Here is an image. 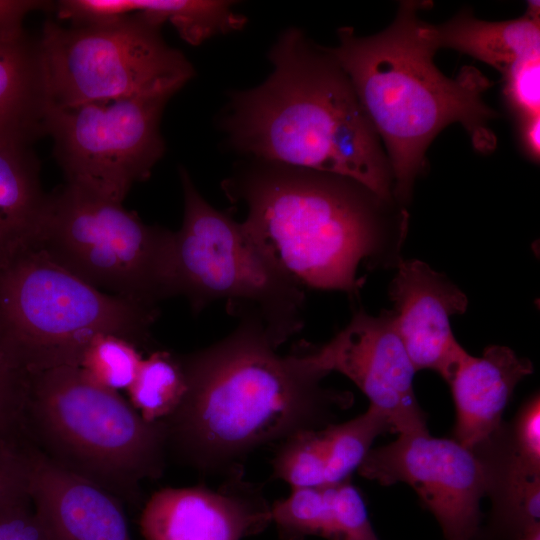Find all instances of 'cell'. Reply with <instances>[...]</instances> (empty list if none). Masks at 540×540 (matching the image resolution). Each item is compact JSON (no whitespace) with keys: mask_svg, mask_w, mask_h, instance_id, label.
<instances>
[{"mask_svg":"<svg viewBox=\"0 0 540 540\" xmlns=\"http://www.w3.org/2000/svg\"><path fill=\"white\" fill-rule=\"evenodd\" d=\"M223 339L180 355L187 390L162 420L167 446L201 470L229 469L264 445L319 429L349 393L327 390L300 355L281 356L263 323L238 318Z\"/></svg>","mask_w":540,"mask_h":540,"instance_id":"cell-1","label":"cell"},{"mask_svg":"<svg viewBox=\"0 0 540 540\" xmlns=\"http://www.w3.org/2000/svg\"><path fill=\"white\" fill-rule=\"evenodd\" d=\"M273 70L232 96L224 126L233 146L262 162L351 179L381 201L392 173L379 136L329 49L296 28L272 46Z\"/></svg>","mask_w":540,"mask_h":540,"instance_id":"cell-2","label":"cell"},{"mask_svg":"<svg viewBox=\"0 0 540 540\" xmlns=\"http://www.w3.org/2000/svg\"><path fill=\"white\" fill-rule=\"evenodd\" d=\"M431 4L402 1L390 26L373 36L342 27L338 46L329 49L384 141L399 199L409 196L429 144L446 126L460 123L481 151L495 146L488 123L497 113L483 101L491 82L474 67H463L454 79L436 67L437 48L418 17Z\"/></svg>","mask_w":540,"mask_h":540,"instance_id":"cell-3","label":"cell"},{"mask_svg":"<svg viewBox=\"0 0 540 540\" xmlns=\"http://www.w3.org/2000/svg\"><path fill=\"white\" fill-rule=\"evenodd\" d=\"M262 164L224 185L246 207V232L302 288L357 294L359 263L379 245L381 200L342 176Z\"/></svg>","mask_w":540,"mask_h":540,"instance_id":"cell-4","label":"cell"},{"mask_svg":"<svg viewBox=\"0 0 540 540\" xmlns=\"http://www.w3.org/2000/svg\"><path fill=\"white\" fill-rule=\"evenodd\" d=\"M21 428L55 465L136 503L140 484L164 468L162 421L148 422L119 392L101 388L78 367L27 375Z\"/></svg>","mask_w":540,"mask_h":540,"instance_id":"cell-5","label":"cell"},{"mask_svg":"<svg viewBox=\"0 0 540 540\" xmlns=\"http://www.w3.org/2000/svg\"><path fill=\"white\" fill-rule=\"evenodd\" d=\"M157 317L158 309L94 288L38 247L0 271V361L26 375L78 367L100 334L148 348Z\"/></svg>","mask_w":540,"mask_h":540,"instance_id":"cell-6","label":"cell"},{"mask_svg":"<svg viewBox=\"0 0 540 540\" xmlns=\"http://www.w3.org/2000/svg\"><path fill=\"white\" fill-rule=\"evenodd\" d=\"M184 200L181 228L173 232L175 295L194 313L226 301L237 318L260 320L279 347L303 326V289L254 242L242 223L212 207L189 173L179 170Z\"/></svg>","mask_w":540,"mask_h":540,"instance_id":"cell-7","label":"cell"},{"mask_svg":"<svg viewBox=\"0 0 540 540\" xmlns=\"http://www.w3.org/2000/svg\"><path fill=\"white\" fill-rule=\"evenodd\" d=\"M172 245L173 231L65 184L48 195L35 247L94 288L158 309L174 296Z\"/></svg>","mask_w":540,"mask_h":540,"instance_id":"cell-8","label":"cell"},{"mask_svg":"<svg viewBox=\"0 0 540 540\" xmlns=\"http://www.w3.org/2000/svg\"><path fill=\"white\" fill-rule=\"evenodd\" d=\"M37 46L48 106L171 98L194 75L188 59L139 14L96 25L47 20Z\"/></svg>","mask_w":540,"mask_h":540,"instance_id":"cell-9","label":"cell"},{"mask_svg":"<svg viewBox=\"0 0 540 540\" xmlns=\"http://www.w3.org/2000/svg\"><path fill=\"white\" fill-rule=\"evenodd\" d=\"M169 97L48 106L44 133L67 185L117 202L163 157L160 121Z\"/></svg>","mask_w":540,"mask_h":540,"instance_id":"cell-10","label":"cell"},{"mask_svg":"<svg viewBox=\"0 0 540 540\" xmlns=\"http://www.w3.org/2000/svg\"><path fill=\"white\" fill-rule=\"evenodd\" d=\"M358 471L384 486L410 485L438 521L445 540H478L488 471L476 448L431 436L428 429L402 433L372 448Z\"/></svg>","mask_w":540,"mask_h":540,"instance_id":"cell-11","label":"cell"},{"mask_svg":"<svg viewBox=\"0 0 540 540\" xmlns=\"http://www.w3.org/2000/svg\"><path fill=\"white\" fill-rule=\"evenodd\" d=\"M323 376L336 371L385 415L392 432L426 430V416L414 393L416 373L394 326L392 312L375 317L363 310L326 344L299 354Z\"/></svg>","mask_w":540,"mask_h":540,"instance_id":"cell-12","label":"cell"},{"mask_svg":"<svg viewBox=\"0 0 540 540\" xmlns=\"http://www.w3.org/2000/svg\"><path fill=\"white\" fill-rule=\"evenodd\" d=\"M393 322L416 371L446 378L466 351L455 339L450 318L467 307L465 294L420 260L399 263L390 286Z\"/></svg>","mask_w":540,"mask_h":540,"instance_id":"cell-13","label":"cell"},{"mask_svg":"<svg viewBox=\"0 0 540 540\" xmlns=\"http://www.w3.org/2000/svg\"><path fill=\"white\" fill-rule=\"evenodd\" d=\"M270 508L246 487L164 488L145 503L139 524L145 540H242L271 523Z\"/></svg>","mask_w":540,"mask_h":540,"instance_id":"cell-14","label":"cell"},{"mask_svg":"<svg viewBox=\"0 0 540 540\" xmlns=\"http://www.w3.org/2000/svg\"><path fill=\"white\" fill-rule=\"evenodd\" d=\"M28 489L49 540H132L121 500L35 448Z\"/></svg>","mask_w":540,"mask_h":540,"instance_id":"cell-15","label":"cell"},{"mask_svg":"<svg viewBox=\"0 0 540 540\" xmlns=\"http://www.w3.org/2000/svg\"><path fill=\"white\" fill-rule=\"evenodd\" d=\"M532 372L508 347L489 346L480 357L465 351L444 379L455 406L454 439L475 448L494 435L516 385Z\"/></svg>","mask_w":540,"mask_h":540,"instance_id":"cell-16","label":"cell"},{"mask_svg":"<svg viewBox=\"0 0 540 540\" xmlns=\"http://www.w3.org/2000/svg\"><path fill=\"white\" fill-rule=\"evenodd\" d=\"M487 467L489 523L478 540H518L540 525V464L521 456L502 426L475 447Z\"/></svg>","mask_w":540,"mask_h":540,"instance_id":"cell-17","label":"cell"},{"mask_svg":"<svg viewBox=\"0 0 540 540\" xmlns=\"http://www.w3.org/2000/svg\"><path fill=\"white\" fill-rule=\"evenodd\" d=\"M33 143L0 136V271L38 241L49 194Z\"/></svg>","mask_w":540,"mask_h":540,"instance_id":"cell-18","label":"cell"},{"mask_svg":"<svg viewBox=\"0 0 540 540\" xmlns=\"http://www.w3.org/2000/svg\"><path fill=\"white\" fill-rule=\"evenodd\" d=\"M539 15V1H529L522 17L499 22L479 20L463 10L444 24H428V34L437 50H457L503 74L518 60L540 51Z\"/></svg>","mask_w":540,"mask_h":540,"instance_id":"cell-19","label":"cell"},{"mask_svg":"<svg viewBox=\"0 0 540 540\" xmlns=\"http://www.w3.org/2000/svg\"><path fill=\"white\" fill-rule=\"evenodd\" d=\"M47 108L37 38H0V136L34 142L45 135Z\"/></svg>","mask_w":540,"mask_h":540,"instance_id":"cell-20","label":"cell"},{"mask_svg":"<svg viewBox=\"0 0 540 540\" xmlns=\"http://www.w3.org/2000/svg\"><path fill=\"white\" fill-rule=\"evenodd\" d=\"M132 14H139L161 28L169 22L179 36L191 45L210 37L237 31L246 18L233 10L229 1L129 0Z\"/></svg>","mask_w":540,"mask_h":540,"instance_id":"cell-21","label":"cell"},{"mask_svg":"<svg viewBox=\"0 0 540 540\" xmlns=\"http://www.w3.org/2000/svg\"><path fill=\"white\" fill-rule=\"evenodd\" d=\"M186 390V375L180 355L154 350L142 359L126 391L128 401L144 420L158 422L175 412Z\"/></svg>","mask_w":540,"mask_h":540,"instance_id":"cell-22","label":"cell"},{"mask_svg":"<svg viewBox=\"0 0 540 540\" xmlns=\"http://www.w3.org/2000/svg\"><path fill=\"white\" fill-rule=\"evenodd\" d=\"M386 432H392L387 418L370 406L351 420L324 426L327 484L350 480L372 449L376 437Z\"/></svg>","mask_w":540,"mask_h":540,"instance_id":"cell-23","label":"cell"},{"mask_svg":"<svg viewBox=\"0 0 540 540\" xmlns=\"http://www.w3.org/2000/svg\"><path fill=\"white\" fill-rule=\"evenodd\" d=\"M270 513L271 522L283 540H303L307 536L335 539L337 523L332 484L294 488L287 498L271 506Z\"/></svg>","mask_w":540,"mask_h":540,"instance_id":"cell-24","label":"cell"},{"mask_svg":"<svg viewBox=\"0 0 540 540\" xmlns=\"http://www.w3.org/2000/svg\"><path fill=\"white\" fill-rule=\"evenodd\" d=\"M143 356L140 348L114 334L96 336L84 351L78 368L91 383L113 391L127 390Z\"/></svg>","mask_w":540,"mask_h":540,"instance_id":"cell-25","label":"cell"},{"mask_svg":"<svg viewBox=\"0 0 540 540\" xmlns=\"http://www.w3.org/2000/svg\"><path fill=\"white\" fill-rule=\"evenodd\" d=\"M326 449L322 428L299 431L282 442L273 460L274 476L292 489L326 482Z\"/></svg>","mask_w":540,"mask_h":540,"instance_id":"cell-26","label":"cell"},{"mask_svg":"<svg viewBox=\"0 0 540 540\" xmlns=\"http://www.w3.org/2000/svg\"><path fill=\"white\" fill-rule=\"evenodd\" d=\"M502 75L505 99L518 120L539 116L540 51L518 60Z\"/></svg>","mask_w":540,"mask_h":540,"instance_id":"cell-27","label":"cell"},{"mask_svg":"<svg viewBox=\"0 0 540 540\" xmlns=\"http://www.w3.org/2000/svg\"><path fill=\"white\" fill-rule=\"evenodd\" d=\"M33 449L22 430L0 433V503L29 492Z\"/></svg>","mask_w":540,"mask_h":540,"instance_id":"cell-28","label":"cell"},{"mask_svg":"<svg viewBox=\"0 0 540 540\" xmlns=\"http://www.w3.org/2000/svg\"><path fill=\"white\" fill-rule=\"evenodd\" d=\"M0 540H49L29 492L0 503Z\"/></svg>","mask_w":540,"mask_h":540,"instance_id":"cell-29","label":"cell"},{"mask_svg":"<svg viewBox=\"0 0 540 540\" xmlns=\"http://www.w3.org/2000/svg\"><path fill=\"white\" fill-rule=\"evenodd\" d=\"M507 434L514 449L521 456L540 464V399L538 393L521 406Z\"/></svg>","mask_w":540,"mask_h":540,"instance_id":"cell-30","label":"cell"},{"mask_svg":"<svg viewBox=\"0 0 540 540\" xmlns=\"http://www.w3.org/2000/svg\"><path fill=\"white\" fill-rule=\"evenodd\" d=\"M27 375L0 361V433L21 430Z\"/></svg>","mask_w":540,"mask_h":540,"instance_id":"cell-31","label":"cell"},{"mask_svg":"<svg viewBox=\"0 0 540 540\" xmlns=\"http://www.w3.org/2000/svg\"><path fill=\"white\" fill-rule=\"evenodd\" d=\"M54 9V2L39 0H0V38L22 35L25 17L34 11Z\"/></svg>","mask_w":540,"mask_h":540,"instance_id":"cell-32","label":"cell"},{"mask_svg":"<svg viewBox=\"0 0 540 540\" xmlns=\"http://www.w3.org/2000/svg\"><path fill=\"white\" fill-rule=\"evenodd\" d=\"M519 132L521 143L528 156L534 161H538L540 155V116L519 120Z\"/></svg>","mask_w":540,"mask_h":540,"instance_id":"cell-33","label":"cell"},{"mask_svg":"<svg viewBox=\"0 0 540 540\" xmlns=\"http://www.w3.org/2000/svg\"><path fill=\"white\" fill-rule=\"evenodd\" d=\"M518 540H540V525L531 528Z\"/></svg>","mask_w":540,"mask_h":540,"instance_id":"cell-34","label":"cell"}]
</instances>
